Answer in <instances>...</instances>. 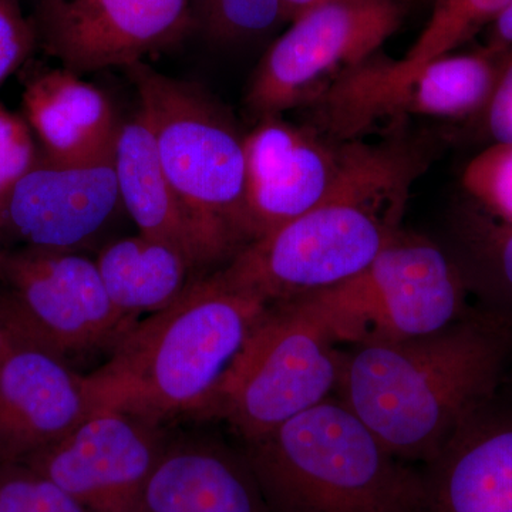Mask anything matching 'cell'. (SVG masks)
I'll list each match as a JSON object with an SVG mask.
<instances>
[{
  "label": "cell",
  "mask_w": 512,
  "mask_h": 512,
  "mask_svg": "<svg viewBox=\"0 0 512 512\" xmlns=\"http://www.w3.org/2000/svg\"><path fill=\"white\" fill-rule=\"evenodd\" d=\"M467 288L446 248L403 232L359 274L303 299L338 342H402L466 316Z\"/></svg>",
  "instance_id": "cell-7"
},
{
  "label": "cell",
  "mask_w": 512,
  "mask_h": 512,
  "mask_svg": "<svg viewBox=\"0 0 512 512\" xmlns=\"http://www.w3.org/2000/svg\"><path fill=\"white\" fill-rule=\"evenodd\" d=\"M192 0H45L36 33L46 52L79 74L144 62L191 25Z\"/></svg>",
  "instance_id": "cell-11"
},
{
  "label": "cell",
  "mask_w": 512,
  "mask_h": 512,
  "mask_svg": "<svg viewBox=\"0 0 512 512\" xmlns=\"http://www.w3.org/2000/svg\"><path fill=\"white\" fill-rule=\"evenodd\" d=\"M96 265L114 308L133 323L173 305L194 281L183 255L141 234L111 242Z\"/></svg>",
  "instance_id": "cell-21"
},
{
  "label": "cell",
  "mask_w": 512,
  "mask_h": 512,
  "mask_svg": "<svg viewBox=\"0 0 512 512\" xmlns=\"http://www.w3.org/2000/svg\"><path fill=\"white\" fill-rule=\"evenodd\" d=\"M114 168L121 204L137 225L138 234L175 249L194 271L217 265L171 187L156 143L140 113L120 126Z\"/></svg>",
  "instance_id": "cell-18"
},
{
  "label": "cell",
  "mask_w": 512,
  "mask_h": 512,
  "mask_svg": "<svg viewBox=\"0 0 512 512\" xmlns=\"http://www.w3.org/2000/svg\"><path fill=\"white\" fill-rule=\"evenodd\" d=\"M167 444L160 424L100 409L25 464L89 512H131Z\"/></svg>",
  "instance_id": "cell-10"
},
{
  "label": "cell",
  "mask_w": 512,
  "mask_h": 512,
  "mask_svg": "<svg viewBox=\"0 0 512 512\" xmlns=\"http://www.w3.org/2000/svg\"><path fill=\"white\" fill-rule=\"evenodd\" d=\"M37 161L35 137L28 121L0 104V210L10 191Z\"/></svg>",
  "instance_id": "cell-26"
},
{
  "label": "cell",
  "mask_w": 512,
  "mask_h": 512,
  "mask_svg": "<svg viewBox=\"0 0 512 512\" xmlns=\"http://www.w3.org/2000/svg\"><path fill=\"white\" fill-rule=\"evenodd\" d=\"M45 2V0H36V9L39 8L42 3Z\"/></svg>",
  "instance_id": "cell-32"
},
{
  "label": "cell",
  "mask_w": 512,
  "mask_h": 512,
  "mask_svg": "<svg viewBox=\"0 0 512 512\" xmlns=\"http://www.w3.org/2000/svg\"><path fill=\"white\" fill-rule=\"evenodd\" d=\"M488 49L497 52H507L512 47V2L508 8L498 16L493 25L488 28L487 43Z\"/></svg>",
  "instance_id": "cell-29"
},
{
  "label": "cell",
  "mask_w": 512,
  "mask_h": 512,
  "mask_svg": "<svg viewBox=\"0 0 512 512\" xmlns=\"http://www.w3.org/2000/svg\"><path fill=\"white\" fill-rule=\"evenodd\" d=\"M23 111L46 160L82 164L114 154L121 124L106 94L79 73L62 67L32 77Z\"/></svg>",
  "instance_id": "cell-17"
},
{
  "label": "cell",
  "mask_w": 512,
  "mask_h": 512,
  "mask_svg": "<svg viewBox=\"0 0 512 512\" xmlns=\"http://www.w3.org/2000/svg\"><path fill=\"white\" fill-rule=\"evenodd\" d=\"M346 146L313 124L258 119L244 137L251 241L316 207L338 178Z\"/></svg>",
  "instance_id": "cell-12"
},
{
  "label": "cell",
  "mask_w": 512,
  "mask_h": 512,
  "mask_svg": "<svg viewBox=\"0 0 512 512\" xmlns=\"http://www.w3.org/2000/svg\"><path fill=\"white\" fill-rule=\"evenodd\" d=\"M131 512H269L244 451L221 441L168 440Z\"/></svg>",
  "instance_id": "cell-16"
},
{
  "label": "cell",
  "mask_w": 512,
  "mask_h": 512,
  "mask_svg": "<svg viewBox=\"0 0 512 512\" xmlns=\"http://www.w3.org/2000/svg\"><path fill=\"white\" fill-rule=\"evenodd\" d=\"M512 333L481 309L448 328L346 353L342 402L393 456L427 464L497 399Z\"/></svg>",
  "instance_id": "cell-2"
},
{
  "label": "cell",
  "mask_w": 512,
  "mask_h": 512,
  "mask_svg": "<svg viewBox=\"0 0 512 512\" xmlns=\"http://www.w3.org/2000/svg\"><path fill=\"white\" fill-rule=\"evenodd\" d=\"M303 299L269 305L207 416L227 421L244 443L326 402L339 389L346 353Z\"/></svg>",
  "instance_id": "cell-6"
},
{
  "label": "cell",
  "mask_w": 512,
  "mask_h": 512,
  "mask_svg": "<svg viewBox=\"0 0 512 512\" xmlns=\"http://www.w3.org/2000/svg\"><path fill=\"white\" fill-rule=\"evenodd\" d=\"M495 400L424 464L419 512H512V409Z\"/></svg>",
  "instance_id": "cell-15"
},
{
  "label": "cell",
  "mask_w": 512,
  "mask_h": 512,
  "mask_svg": "<svg viewBox=\"0 0 512 512\" xmlns=\"http://www.w3.org/2000/svg\"><path fill=\"white\" fill-rule=\"evenodd\" d=\"M90 412L83 376L69 363L6 338L0 367V466L25 463Z\"/></svg>",
  "instance_id": "cell-14"
},
{
  "label": "cell",
  "mask_w": 512,
  "mask_h": 512,
  "mask_svg": "<svg viewBox=\"0 0 512 512\" xmlns=\"http://www.w3.org/2000/svg\"><path fill=\"white\" fill-rule=\"evenodd\" d=\"M134 325L111 303L96 261L76 251L0 252V329L12 342L69 363L113 349Z\"/></svg>",
  "instance_id": "cell-8"
},
{
  "label": "cell",
  "mask_w": 512,
  "mask_h": 512,
  "mask_svg": "<svg viewBox=\"0 0 512 512\" xmlns=\"http://www.w3.org/2000/svg\"><path fill=\"white\" fill-rule=\"evenodd\" d=\"M158 158L215 264L251 242L244 137L227 111L195 84L146 62L126 67Z\"/></svg>",
  "instance_id": "cell-5"
},
{
  "label": "cell",
  "mask_w": 512,
  "mask_h": 512,
  "mask_svg": "<svg viewBox=\"0 0 512 512\" xmlns=\"http://www.w3.org/2000/svg\"><path fill=\"white\" fill-rule=\"evenodd\" d=\"M446 249L478 309L512 333V224L468 200L451 217Z\"/></svg>",
  "instance_id": "cell-22"
},
{
  "label": "cell",
  "mask_w": 512,
  "mask_h": 512,
  "mask_svg": "<svg viewBox=\"0 0 512 512\" xmlns=\"http://www.w3.org/2000/svg\"><path fill=\"white\" fill-rule=\"evenodd\" d=\"M120 204L114 154L82 164L43 157L3 202L0 228L26 247L76 251L106 227Z\"/></svg>",
  "instance_id": "cell-13"
},
{
  "label": "cell",
  "mask_w": 512,
  "mask_h": 512,
  "mask_svg": "<svg viewBox=\"0 0 512 512\" xmlns=\"http://www.w3.org/2000/svg\"><path fill=\"white\" fill-rule=\"evenodd\" d=\"M36 37L19 0H0V84L25 62Z\"/></svg>",
  "instance_id": "cell-27"
},
{
  "label": "cell",
  "mask_w": 512,
  "mask_h": 512,
  "mask_svg": "<svg viewBox=\"0 0 512 512\" xmlns=\"http://www.w3.org/2000/svg\"><path fill=\"white\" fill-rule=\"evenodd\" d=\"M208 33L224 42L265 35L285 22L281 0H198Z\"/></svg>",
  "instance_id": "cell-24"
},
{
  "label": "cell",
  "mask_w": 512,
  "mask_h": 512,
  "mask_svg": "<svg viewBox=\"0 0 512 512\" xmlns=\"http://www.w3.org/2000/svg\"><path fill=\"white\" fill-rule=\"evenodd\" d=\"M508 52L484 46L474 52H453L431 60L390 94L380 121L402 116L481 120L497 89Z\"/></svg>",
  "instance_id": "cell-20"
},
{
  "label": "cell",
  "mask_w": 512,
  "mask_h": 512,
  "mask_svg": "<svg viewBox=\"0 0 512 512\" xmlns=\"http://www.w3.org/2000/svg\"><path fill=\"white\" fill-rule=\"evenodd\" d=\"M512 0H434L429 22L400 59L379 53L353 67L340 93L359 119L376 121L390 94L424 64L456 52L477 33L490 28Z\"/></svg>",
  "instance_id": "cell-19"
},
{
  "label": "cell",
  "mask_w": 512,
  "mask_h": 512,
  "mask_svg": "<svg viewBox=\"0 0 512 512\" xmlns=\"http://www.w3.org/2000/svg\"><path fill=\"white\" fill-rule=\"evenodd\" d=\"M269 308L218 272L197 278L163 311L138 320L104 365L83 376L92 412L120 410L163 426L207 412Z\"/></svg>",
  "instance_id": "cell-3"
},
{
  "label": "cell",
  "mask_w": 512,
  "mask_h": 512,
  "mask_svg": "<svg viewBox=\"0 0 512 512\" xmlns=\"http://www.w3.org/2000/svg\"><path fill=\"white\" fill-rule=\"evenodd\" d=\"M6 350V338L3 335L2 329H0V367H2L3 357H5Z\"/></svg>",
  "instance_id": "cell-31"
},
{
  "label": "cell",
  "mask_w": 512,
  "mask_h": 512,
  "mask_svg": "<svg viewBox=\"0 0 512 512\" xmlns=\"http://www.w3.org/2000/svg\"><path fill=\"white\" fill-rule=\"evenodd\" d=\"M481 123L493 143L512 144V47Z\"/></svg>",
  "instance_id": "cell-28"
},
{
  "label": "cell",
  "mask_w": 512,
  "mask_h": 512,
  "mask_svg": "<svg viewBox=\"0 0 512 512\" xmlns=\"http://www.w3.org/2000/svg\"><path fill=\"white\" fill-rule=\"evenodd\" d=\"M0 512H89L25 463L0 466Z\"/></svg>",
  "instance_id": "cell-25"
},
{
  "label": "cell",
  "mask_w": 512,
  "mask_h": 512,
  "mask_svg": "<svg viewBox=\"0 0 512 512\" xmlns=\"http://www.w3.org/2000/svg\"><path fill=\"white\" fill-rule=\"evenodd\" d=\"M320 2H323V0H281L285 22H291L296 16L301 15L302 12L318 5Z\"/></svg>",
  "instance_id": "cell-30"
},
{
  "label": "cell",
  "mask_w": 512,
  "mask_h": 512,
  "mask_svg": "<svg viewBox=\"0 0 512 512\" xmlns=\"http://www.w3.org/2000/svg\"><path fill=\"white\" fill-rule=\"evenodd\" d=\"M461 184L473 204L512 224V144L493 143L471 158Z\"/></svg>",
  "instance_id": "cell-23"
},
{
  "label": "cell",
  "mask_w": 512,
  "mask_h": 512,
  "mask_svg": "<svg viewBox=\"0 0 512 512\" xmlns=\"http://www.w3.org/2000/svg\"><path fill=\"white\" fill-rule=\"evenodd\" d=\"M404 0H323L266 50L247 93L258 119L309 107L342 74L379 53L402 26Z\"/></svg>",
  "instance_id": "cell-9"
},
{
  "label": "cell",
  "mask_w": 512,
  "mask_h": 512,
  "mask_svg": "<svg viewBox=\"0 0 512 512\" xmlns=\"http://www.w3.org/2000/svg\"><path fill=\"white\" fill-rule=\"evenodd\" d=\"M429 148L402 134L349 140L335 184L311 211L245 245L217 271L268 305L305 298L352 278L403 235Z\"/></svg>",
  "instance_id": "cell-1"
},
{
  "label": "cell",
  "mask_w": 512,
  "mask_h": 512,
  "mask_svg": "<svg viewBox=\"0 0 512 512\" xmlns=\"http://www.w3.org/2000/svg\"><path fill=\"white\" fill-rule=\"evenodd\" d=\"M269 512H419L421 471L393 456L342 400L248 441Z\"/></svg>",
  "instance_id": "cell-4"
}]
</instances>
